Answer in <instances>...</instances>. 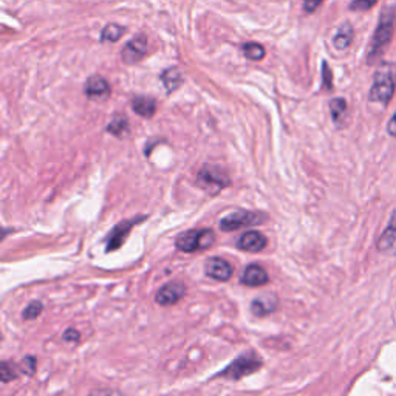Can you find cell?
<instances>
[{"mask_svg":"<svg viewBox=\"0 0 396 396\" xmlns=\"http://www.w3.org/2000/svg\"><path fill=\"white\" fill-rule=\"evenodd\" d=\"M268 216L263 212H256V211H236L220 220V229L225 232H231L236 229L244 228V226H256L262 225L263 222H267Z\"/></svg>","mask_w":396,"mask_h":396,"instance_id":"6","label":"cell"},{"mask_svg":"<svg viewBox=\"0 0 396 396\" xmlns=\"http://www.w3.org/2000/svg\"><path fill=\"white\" fill-rule=\"evenodd\" d=\"M330 110H331L333 121L339 123V121H341V119L344 118L345 112H347V103H345V99H342V98H335V99H331V103H330Z\"/></svg>","mask_w":396,"mask_h":396,"instance_id":"22","label":"cell"},{"mask_svg":"<svg viewBox=\"0 0 396 396\" xmlns=\"http://www.w3.org/2000/svg\"><path fill=\"white\" fill-rule=\"evenodd\" d=\"M242 284L248 286H262L268 282V274L260 265H249L242 274Z\"/></svg>","mask_w":396,"mask_h":396,"instance_id":"14","label":"cell"},{"mask_svg":"<svg viewBox=\"0 0 396 396\" xmlns=\"http://www.w3.org/2000/svg\"><path fill=\"white\" fill-rule=\"evenodd\" d=\"M387 132L390 134L392 136H396V113L393 115V118L388 121L387 124Z\"/></svg>","mask_w":396,"mask_h":396,"instance_id":"30","label":"cell"},{"mask_svg":"<svg viewBox=\"0 0 396 396\" xmlns=\"http://www.w3.org/2000/svg\"><path fill=\"white\" fill-rule=\"evenodd\" d=\"M125 33V28L118 23H109L105 25L103 33H101V41L103 42H116L123 37Z\"/></svg>","mask_w":396,"mask_h":396,"instance_id":"19","label":"cell"},{"mask_svg":"<svg viewBox=\"0 0 396 396\" xmlns=\"http://www.w3.org/2000/svg\"><path fill=\"white\" fill-rule=\"evenodd\" d=\"M132 109L143 118H152L156 112V101L150 96H135Z\"/></svg>","mask_w":396,"mask_h":396,"instance_id":"16","label":"cell"},{"mask_svg":"<svg viewBox=\"0 0 396 396\" xmlns=\"http://www.w3.org/2000/svg\"><path fill=\"white\" fill-rule=\"evenodd\" d=\"M19 376L17 372V367L12 366L10 362H2V366H0V378H2V382H10L12 379H16Z\"/></svg>","mask_w":396,"mask_h":396,"instance_id":"23","label":"cell"},{"mask_svg":"<svg viewBox=\"0 0 396 396\" xmlns=\"http://www.w3.org/2000/svg\"><path fill=\"white\" fill-rule=\"evenodd\" d=\"M186 294V286L181 284V282H171L161 288V290L156 293L155 300L156 304H160L163 306H171L174 304H177Z\"/></svg>","mask_w":396,"mask_h":396,"instance_id":"9","label":"cell"},{"mask_svg":"<svg viewBox=\"0 0 396 396\" xmlns=\"http://www.w3.org/2000/svg\"><path fill=\"white\" fill-rule=\"evenodd\" d=\"M268 243V238L257 231H248L238 238L237 247L242 251H248V253H260L262 249H265Z\"/></svg>","mask_w":396,"mask_h":396,"instance_id":"11","label":"cell"},{"mask_svg":"<svg viewBox=\"0 0 396 396\" xmlns=\"http://www.w3.org/2000/svg\"><path fill=\"white\" fill-rule=\"evenodd\" d=\"M43 310V305H42V302L39 300H34V302H31V304H28V306L25 308L23 313H22V317L25 320H33L36 319L39 314L42 313Z\"/></svg>","mask_w":396,"mask_h":396,"instance_id":"24","label":"cell"},{"mask_svg":"<svg viewBox=\"0 0 396 396\" xmlns=\"http://www.w3.org/2000/svg\"><path fill=\"white\" fill-rule=\"evenodd\" d=\"M393 28H395V10L393 8H384L381 12L379 23L376 27L373 34V39L370 42V48L367 53V62L368 64H375L392 42L393 37Z\"/></svg>","mask_w":396,"mask_h":396,"instance_id":"1","label":"cell"},{"mask_svg":"<svg viewBox=\"0 0 396 396\" xmlns=\"http://www.w3.org/2000/svg\"><path fill=\"white\" fill-rule=\"evenodd\" d=\"M378 249L382 254H396V211L388 222L387 228L382 232L378 240Z\"/></svg>","mask_w":396,"mask_h":396,"instance_id":"12","label":"cell"},{"mask_svg":"<svg viewBox=\"0 0 396 396\" xmlns=\"http://www.w3.org/2000/svg\"><path fill=\"white\" fill-rule=\"evenodd\" d=\"M322 2L324 0H304V10L306 12H314Z\"/></svg>","mask_w":396,"mask_h":396,"instance_id":"28","label":"cell"},{"mask_svg":"<svg viewBox=\"0 0 396 396\" xmlns=\"http://www.w3.org/2000/svg\"><path fill=\"white\" fill-rule=\"evenodd\" d=\"M243 54L247 56L249 61H262L265 58V48L257 42H248L242 47Z\"/></svg>","mask_w":396,"mask_h":396,"instance_id":"21","label":"cell"},{"mask_svg":"<svg viewBox=\"0 0 396 396\" xmlns=\"http://www.w3.org/2000/svg\"><path fill=\"white\" fill-rule=\"evenodd\" d=\"M351 41H353V28H351L348 23H345L337 30L335 39H333V45L337 50H345L350 47Z\"/></svg>","mask_w":396,"mask_h":396,"instance_id":"18","label":"cell"},{"mask_svg":"<svg viewBox=\"0 0 396 396\" xmlns=\"http://www.w3.org/2000/svg\"><path fill=\"white\" fill-rule=\"evenodd\" d=\"M396 87V64L392 62H384L378 67L375 73L373 85L370 90V101L387 105L392 99Z\"/></svg>","mask_w":396,"mask_h":396,"instance_id":"2","label":"cell"},{"mask_svg":"<svg viewBox=\"0 0 396 396\" xmlns=\"http://www.w3.org/2000/svg\"><path fill=\"white\" fill-rule=\"evenodd\" d=\"M262 366H263L262 357L257 356L254 351H247V353H242L240 356L236 357V359L232 361L218 376H223L226 379L237 381L242 379L243 376L256 373L257 370L262 368Z\"/></svg>","mask_w":396,"mask_h":396,"instance_id":"3","label":"cell"},{"mask_svg":"<svg viewBox=\"0 0 396 396\" xmlns=\"http://www.w3.org/2000/svg\"><path fill=\"white\" fill-rule=\"evenodd\" d=\"M275 308H278V299L275 296H262L257 298L253 304H251V311L254 316L265 317L268 314H271Z\"/></svg>","mask_w":396,"mask_h":396,"instance_id":"15","label":"cell"},{"mask_svg":"<svg viewBox=\"0 0 396 396\" xmlns=\"http://www.w3.org/2000/svg\"><path fill=\"white\" fill-rule=\"evenodd\" d=\"M140 220H144V217H136V218H132V220H125V222H121L119 225H116L115 228L112 229V232L107 237V253H110V251H116L121 248V244L124 243L125 237L130 232V229L134 228V226L140 222Z\"/></svg>","mask_w":396,"mask_h":396,"instance_id":"8","label":"cell"},{"mask_svg":"<svg viewBox=\"0 0 396 396\" xmlns=\"http://www.w3.org/2000/svg\"><path fill=\"white\" fill-rule=\"evenodd\" d=\"M161 81L165 84L167 93H172L183 84V74L177 67H171L161 73Z\"/></svg>","mask_w":396,"mask_h":396,"instance_id":"17","label":"cell"},{"mask_svg":"<svg viewBox=\"0 0 396 396\" xmlns=\"http://www.w3.org/2000/svg\"><path fill=\"white\" fill-rule=\"evenodd\" d=\"M322 73H324V87L326 90H330L331 89V70H330V67L326 62H324L322 64Z\"/></svg>","mask_w":396,"mask_h":396,"instance_id":"27","label":"cell"},{"mask_svg":"<svg viewBox=\"0 0 396 396\" xmlns=\"http://www.w3.org/2000/svg\"><path fill=\"white\" fill-rule=\"evenodd\" d=\"M21 372L27 373V375H33L36 372V357H33V356L25 357V359L22 361Z\"/></svg>","mask_w":396,"mask_h":396,"instance_id":"26","label":"cell"},{"mask_svg":"<svg viewBox=\"0 0 396 396\" xmlns=\"http://www.w3.org/2000/svg\"><path fill=\"white\" fill-rule=\"evenodd\" d=\"M127 118L121 113H116L115 116L112 118V121L107 125V132H110L115 136H121L125 130H127Z\"/></svg>","mask_w":396,"mask_h":396,"instance_id":"20","label":"cell"},{"mask_svg":"<svg viewBox=\"0 0 396 396\" xmlns=\"http://www.w3.org/2000/svg\"><path fill=\"white\" fill-rule=\"evenodd\" d=\"M197 183L201 189L206 191L211 196H216L226 186H229L231 180L222 167L213 165H205L200 169L197 175Z\"/></svg>","mask_w":396,"mask_h":396,"instance_id":"4","label":"cell"},{"mask_svg":"<svg viewBox=\"0 0 396 396\" xmlns=\"http://www.w3.org/2000/svg\"><path fill=\"white\" fill-rule=\"evenodd\" d=\"M205 273L213 280L226 282L232 278V267L222 257H211L205 265Z\"/></svg>","mask_w":396,"mask_h":396,"instance_id":"10","label":"cell"},{"mask_svg":"<svg viewBox=\"0 0 396 396\" xmlns=\"http://www.w3.org/2000/svg\"><path fill=\"white\" fill-rule=\"evenodd\" d=\"M376 3H378V0H353V2L350 3V10L351 11H367V10H372Z\"/></svg>","mask_w":396,"mask_h":396,"instance_id":"25","label":"cell"},{"mask_svg":"<svg viewBox=\"0 0 396 396\" xmlns=\"http://www.w3.org/2000/svg\"><path fill=\"white\" fill-rule=\"evenodd\" d=\"M146 54H147V39L144 34H140L125 43V47L121 52V59L125 64L134 65L136 62H140Z\"/></svg>","mask_w":396,"mask_h":396,"instance_id":"7","label":"cell"},{"mask_svg":"<svg viewBox=\"0 0 396 396\" xmlns=\"http://www.w3.org/2000/svg\"><path fill=\"white\" fill-rule=\"evenodd\" d=\"M84 92L85 95L90 98H107L110 95V85L103 76L95 74V76H90L87 79Z\"/></svg>","mask_w":396,"mask_h":396,"instance_id":"13","label":"cell"},{"mask_svg":"<svg viewBox=\"0 0 396 396\" xmlns=\"http://www.w3.org/2000/svg\"><path fill=\"white\" fill-rule=\"evenodd\" d=\"M216 242V236L211 229H192L180 234L175 244L183 253H196L200 249L211 248Z\"/></svg>","mask_w":396,"mask_h":396,"instance_id":"5","label":"cell"},{"mask_svg":"<svg viewBox=\"0 0 396 396\" xmlns=\"http://www.w3.org/2000/svg\"><path fill=\"white\" fill-rule=\"evenodd\" d=\"M64 339L65 341H72V342H78L79 341V333L76 330H67L65 331V335H64Z\"/></svg>","mask_w":396,"mask_h":396,"instance_id":"29","label":"cell"}]
</instances>
